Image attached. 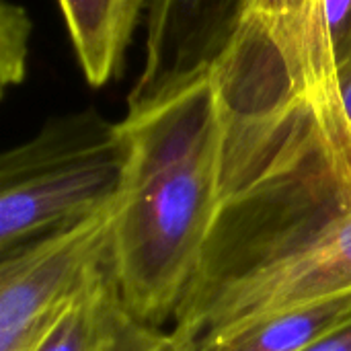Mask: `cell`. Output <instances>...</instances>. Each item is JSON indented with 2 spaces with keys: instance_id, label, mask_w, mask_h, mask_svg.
<instances>
[{
  "instance_id": "6da1fadb",
  "label": "cell",
  "mask_w": 351,
  "mask_h": 351,
  "mask_svg": "<svg viewBox=\"0 0 351 351\" xmlns=\"http://www.w3.org/2000/svg\"><path fill=\"white\" fill-rule=\"evenodd\" d=\"M222 113L220 206L171 327L195 343L351 290V136L337 99L290 84Z\"/></svg>"
},
{
  "instance_id": "7a4b0ae2",
  "label": "cell",
  "mask_w": 351,
  "mask_h": 351,
  "mask_svg": "<svg viewBox=\"0 0 351 351\" xmlns=\"http://www.w3.org/2000/svg\"><path fill=\"white\" fill-rule=\"evenodd\" d=\"M128 167L115 204L111 271L130 313L173 323L222 193L224 113L212 76L128 113Z\"/></svg>"
},
{
  "instance_id": "3957f363",
  "label": "cell",
  "mask_w": 351,
  "mask_h": 351,
  "mask_svg": "<svg viewBox=\"0 0 351 351\" xmlns=\"http://www.w3.org/2000/svg\"><path fill=\"white\" fill-rule=\"evenodd\" d=\"M125 167L121 121L95 109L45 121L0 158V255L113 206Z\"/></svg>"
},
{
  "instance_id": "277c9868",
  "label": "cell",
  "mask_w": 351,
  "mask_h": 351,
  "mask_svg": "<svg viewBox=\"0 0 351 351\" xmlns=\"http://www.w3.org/2000/svg\"><path fill=\"white\" fill-rule=\"evenodd\" d=\"M115 204L2 255L0 351L35 350L111 261Z\"/></svg>"
},
{
  "instance_id": "5b68a950",
  "label": "cell",
  "mask_w": 351,
  "mask_h": 351,
  "mask_svg": "<svg viewBox=\"0 0 351 351\" xmlns=\"http://www.w3.org/2000/svg\"><path fill=\"white\" fill-rule=\"evenodd\" d=\"M253 0H148L144 68L128 113L158 105L208 78L241 35Z\"/></svg>"
},
{
  "instance_id": "8992f818",
  "label": "cell",
  "mask_w": 351,
  "mask_h": 351,
  "mask_svg": "<svg viewBox=\"0 0 351 351\" xmlns=\"http://www.w3.org/2000/svg\"><path fill=\"white\" fill-rule=\"evenodd\" d=\"M165 335L130 313L109 261L33 351H150Z\"/></svg>"
},
{
  "instance_id": "52a82bcc",
  "label": "cell",
  "mask_w": 351,
  "mask_h": 351,
  "mask_svg": "<svg viewBox=\"0 0 351 351\" xmlns=\"http://www.w3.org/2000/svg\"><path fill=\"white\" fill-rule=\"evenodd\" d=\"M88 84L119 74L146 0H58Z\"/></svg>"
},
{
  "instance_id": "ba28073f",
  "label": "cell",
  "mask_w": 351,
  "mask_h": 351,
  "mask_svg": "<svg viewBox=\"0 0 351 351\" xmlns=\"http://www.w3.org/2000/svg\"><path fill=\"white\" fill-rule=\"evenodd\" d=\"M351 323V290L263 317L193 351H302Z\"/></svg>"
},
{
  "instance_id": "9c48e42d",
  "label": "cell",
  "mask_w": 351,
  "mask_h": 351,
  "mask_svg": "<svg viewBox=\"0 0 351 351\" xmlns=\"http://www.w3.org/2000/svg\"><path fill=\"white\" fill-rule=\"evenodd\" d=\"M31 19L23 6L2 2L0 10V82L2 88L25 78L31 39Z\"/></svg>"
},
{
  "instance_id": "30bf717a",
  "label": "cell",
  "mask_w": 351,
  "mask_h": 351,
  "mask_svg": "<svg viewBox=\"0 0 351 351\" xmlns=\"http://www.w3.org/2000/svg\"><path fill=\"white\" fill-rule=\"evenodd\" d=\"M325 33L335 72L351 60V0H321L315 12Z\"/></svg>"
},
{
  "instance_id": "8fae6325",
  "label": "cell",
  "mask_w": 351,
  "mask_h": 351,
  "mask_svg": "<svg viewBox=\"0 0 351 351\" xmlns=\"http://www.w3.org/2000/svg\"><path fill=\"white\" fill-rule=\"evenodd\" d=\"M321 0H253L255 14L267 19H286L298 23H313Z\"/></svg>"
},
{
  "instance_id": "7c38bea8",
  "label": "cell",
  "mask_w": 351,
  "mask_h": 351,
  "mask_svg": "<svg viewBox=\"0 0 351 351\" xmlns=\"http://www.w3.org/2000/svg\"><path fill=\"white\" fill-rule=\"evenodd\" d=\"M335 86H337V99L339 107L351 136V60H348L341 68L335 72Z\"/></svg>"
},
{
  "instance_id": "4fadbf2b",
  "label": "cell",
  "mask_w": 351,
  "mask_h": 351,
  "mask_svg": "<svg viewBox=\"0 0 351 351\" xmlns=\"http://www.w3.org/2000/svg\"><path fill=\"white\" fill-rule=\"evenodd\" d=\"M302 351H351V323Z\"/></svg>"
},
{
  "instance_id": "5bb4252c",
  "label": "cell",
  "mask_w": 351,
  "mask_h": 351,
  "mask_svg": "<svg viewBox=\"0 0 351 351\" xmlns=\"http://www.w3.org/2000/svg\"><path fill=\"white\" fill-rule=\"evenodd\" d=\"M195 350V339L177 333V331H167L162 341L150 351H193Z\"/></svg>"
}]
</instances>
